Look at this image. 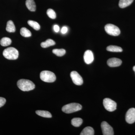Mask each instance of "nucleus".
<instances>
[{
    "label": "nucleus",
    "mask_w": 135,
    "mask_h": 135,
    "mask_svg": "<svg viewBox=\"0 0 135 135\" xmlns=\"http://www.w3.org/2000/svg\"><path fill=\"white\" fill-rule=\"evenodd\" d=\"M17 86L23 91H29L32 90L35 88V85L33 83L29 80L20 79L17 83Z\"/></svg>",
    "instance_id": "obj_1"
},
{
    "label": "nucleus",
    "mask_w": 135,
    "mask_h": 135,
    "mask_svg": "<svg viewBox=\"0 0 135 135\" xmlns=\"http://www.w3.org/2000/svg\"><path fill=\"white\" fill-rule=\"evenodd\" d=\"M4 57L9 60H16L18 57V52L14 47H9L5 49L3 52Z\"/></svg>",
    "instance_id": "obj_2"
},
{
    "label": "nucleus",
    "mask_w": 135,
    "mask_h": 135,
    "mask_svg": "<svg viewBox=\"0 0 135 135\" xmlns=\"http://www.w3.org/2000/svg\"><path fill=\"white\" fill-rule=\"evenodd\" d=\"M82 109V106L79 104L72 103L63 107L62 111L66 113H71L79 111Z\"/></svg>",
    "instance_id": "obj_3"
},
{
    "label": "nucleus",
    "mask_w": 135,
    "mask_h": 135,
    "mask_svg": "<svg viewBox=\"0 0 135 135\" xmlns=\"http://www.w3.org/2000/svg\"><path fill=\"white\" fill-rule=\"evenodd\" d=\"M41 79L45 82L52 83L56 80V75L52 72L49 71H44L40 74Z\"/></svg>",
    "instance_id": "obj_4"
},
{
    "label": "nucleus",
    "mask_w": 135,
    "mask_h": 135,
    "mask_svg": "<svg viewBox=\"0 0 135 135\" xmlns=\"http://www.w3.org/2000/svg\"><path fill=\"white\" fill-rule=\"evenodd\" d=\"M105 30L108 34L112 36H118L120 33V30L119 27L111 24L106 25L105 26Z\"/></svg>",
    "instance_id": "obj_5"
},
{
    "label": "nucleus",
    "mask_w": 135,
    "mask_h": 135,
    "mask_svg": "<svg viewBox=\"0 0 135 135\" xmlns=\"http://www.w3.org/2000/svg\"><path fill=\"white\" fill-rule=\"evenodd\" d=\"M103 104L105 109L109 112H113L116 109L117 104L115 101L110 98H105L103 101Z\"/></svg>",
    "instance_id": "obj_6"
},
{
    "label": "nucleus",
    "mask_w": 135,
    "mask_h": 135,
    "mask_svg": "<svg viewBox=\"0 0 135 135\" xmlns=\"http://www.w3.org/2000/svg\"><path fill=\"white\" fill-rule=\"evenodd\" d=\"M101 128L103 135H113L114 134L113 128L106 122L103 121L101 124Z\"/></svg>",
    "instance_id": "obj_7"
},
{
    "label": "nucleus",
    "mask_w": 135,
    "mask_h": 135,
    "mask_svg": "<svg viewBox=\"0 0 135 135\" xmlns=\"http://www.w3.org/2000/svg\"><path fill=\"white\" fill-rule=\"evenodd\" d=\"M70 76L73 82L76 85L80 86L82 85L83 81L82 77L77 72L73 71L70 74Z\"/></svg>",
    "instance_id": "obj_8"
},
{
    "label": "nucleus",
    "mask_w": 135,
    "mask_h": 135,
    "mask_svg": "<svg viewBox=\"0 0 135 135\" xmlns=\"http://www.w3.org/2000/svg\"><path fill=\"white\" fill-rule=\"evenodd\" d=\"M126 122L129 124H132L135 122V109L132 108L129 109L126 116Z\"/></svg>",
    "instance_id": "obj_9"
},
{
    "label": "nucleus",
    "mask_w": 135,
    "mask_h": 135,
    "mask_svg": "<svg viewBox=\"0 0 135 135\" xmlns=\"http://www.w3.org/2000/svg\"><path fill=\"white\" fill-rule=\"evenodd\" d=\"M84 60L87 64H90L94 60V54L91 50H87L85 51L84 55Z\"/></svg>",
    "instance_id": "obj_10"
},
{
    "label": "nucleus",
    "mask_w": 135,
    "mask_h": 135,
    "mask_svg": "<svg viewBox=\"0 0 135 135\" xmlns=\"http://www.w3.org/2000/svg\"><path fill=\"white\" fill-rule=\"evenodd\" d=\"M122 61L119 59L112 58L107 60V64L110 67H118L121 65Z\"/></svg>",
    "instance_id": "obj_11"
},
{
    "label": "nucleus",
    "mask_w": 135,
    "mask_h": 135,
    "mask_svg": "<svg viewBox=\"0 0 135 135\" xmlns=\"http://www.w3.org/2000/svg\"><path fill=\"white\" fill-rule=\"evenodd\" d=\"M26 5L30 11H35L36 10V4L33 0H26Z\"/></svg>",
    "instance_id": "obj_12"
},
{
    "label": "nucleus",
    "mask_w": 135,
    "mask_h": 135,
    "mask_svg": "<svg viewBox=\"0 0 135 135\" xmlns=\"http://www.w3.org/2000/svg\"><path fill=\"white\" fill-rule=\"evenodd\" d=\"M80 135H94V131L91 127H88L84 128L80 134Z\"/></svg>",
    "instance_id": "obj_13"
},
{
    "label": "nucleus",
    "mask_w": 135,
    "mask_h": 135,
    "mask_svg": "<svg viewBox=\"0 0 135 135\" xmlns=\"http://www.w3.org/2000/svg\"><path fill=\"white\" fill-rule=\"evenodd\" d=\"M134 0H120L119 2V7L123 8L130 5L133 3Z\"/></svg>",
    "instance_id": "obj_14"
},
{
    "label": "nucleus",
    "mask_w": 135,
    "mask_h": 135,
    "mask_svg": "<svg viewBox=\"0 0 135 135\" xmlns=\"http://www.w3.org/2000/svg\"><path fill=\"white\" fill-rule=\"evenodd\" d=\"M6 29L7 31L9 32H15L16 31V27L12 21L11 20L8 21Z\"/></svg>",
    "instance_id": "obj_15"
},
{
    "label": "nucleus",
    "mask_w": 135,
    "mask_h": 135,
    "mask_svg": "<svg viewBox=\"0 0 135 135\" xmlns=\"http://www.w3.org/2000/svg\"><path fill=\"white\" fill-rule=\"evenodd\" d=\"M36 113L39 116L46 118H51L52 115L49 112L44 110L36 111Z\"/></svg>",
    "instance_id": "obj_16"
},
{
    "label": "nucleus",
    "mask_w": 135,
    "mask_h": 135,
    "mask_svg": "<svg viewBox=\"0 0 135 135\" xmlns=\"http://www.w3.org/2000/svg\"><path fill=\"white\" fill-rule=\"evenodd\" d=\"M55 42L51 39L47 40L46 41L42 42L41 44L42 47L44 48L48 47L50 46H54L55 44Z\"/></svg>",
    "instance_id": "obj_17"
},
{
    "label": "nucleus",
    "mask_w": 135,
    "mask_h": 135,
    "mask_svg": "<svg viewBox=\"0 0 135 135\" xmlns=\"http://www.w3.org/2000/svg\"><path fill=\"white\" fill-rule=\"evenodd\" d=\"M107 50L108 51L113 52H122L123 50L120 47L116 46H109L107 47Z\"/></svg>",
    "instance_id": "obj_18"
},
{
    "label": "nucleus",
    "mask_w": 135,
    "mask_h": 135,
    "mask_svg": "<svg viewBox=\"0 0 135 135\" xmlns=\"http://www.w3.org/2000/svg\"><path fill=\"white\" fill-rule=\"evenodd\" d=\"M82 123V119L80 118H74L71 120L72 125L76 127L81 126Z\"/></svg>",
    "instance_id": "obj_19"
},
{
    "label": "nucleus",
    "mask_w": 135,
    "mask_h": 135,
    "mask_svg": "<svg viewBox=\"0 0 135 135\" xmlns=\"http://www.w3.org/2000/svg\"><path fill=\"white\" fill-rule=\"evenodd\" d=\"M20 34L25 37H29L31 36L32 33L28 29L25 27H22L20 29Z\"/></svg>",
    "instance_id": "obj_20"
},
{
    "label": "nucleus",
    "mask_w": 135,
    "mask_h": 135,
    "mask_svg": "<svg viewBox=\"0 0 135 135\" xmlns=\"http://www.w3.org/2000/svg\"><path fill=\"white\" fill-rule=\"evenodd\" d=\"M11 40L8 37H4L1 40L0 44L2 46H9L11 43Z\"/></svg>",
    "instance_id": "obj_21"
},
{
    "label": "nucleus",
    "mask_w": 135,
    "mask_h": 135,
    "mask_svg": "<svg viewBox=\"0 0 135 135\" xmlns=\"http://www.w3.org/2000/svg\"><path fill=\"white\" fill-rule=\"evenodd\" d=\"M52 51L56 55L60 57L64 55L66 53V51L64 49H55Z\"/></svg>",
    "instance_id": "obj_22"
},
{
    "label": "nucleus",
    "mask_w": 135,
    "mask_h": 135,
    "mask_svg": "<svg viewBox=\"0 0 135 135\" xmlns=\"http://www.w3.org/2000/svg\"><path fill=\"white\" fill-rule=\"evenodd\" d=\"M27 23L30 26L32 27L36 31H38L40 29V26L37 22H35L32 20H29Z\"/></svg>",
    "instance_id": "obj_23"
},
{
    "label": "nucleus",
    "mask_w": 135,
    "mask_h": 135,
    "mask_svg": "<svg viewBox=\"0 0 135 135\" xmlns=\"http://www.w3.org/2000/svg\"><path fill=\"white\" fill-rule=\"evenodd\" d=\"M47 14L48 16L51 19H55L56 17L55 12L51 9H49L47 10Z\"/></svg>",
    "instance_id": "obj_24"
},
{
    "label": "nucleus",
    "mask_w": 135,
    "mask_h": 135,
    "mask_svg": "<svg viewBox=\"0 0 135 135\" xmlns=\"http://www.w3.org/2000/svg\"><path fill=\"white\" fill-rule=\"evenodd\" d=\"M6 102V99L4 98L0 97V107L4 105Z\"/></svg>",
    "instance_id": "obj_25"
},
{
    "label": "nucleus",
    "mask_w": 135,
    "mask_h": 135,
    "mask_svg": "<svg viewBox=\"0 0 135 135\" xmlns=\"http://www.w3.org/2000/svg\"><path fill=\"white\" fill-rule=\"evenodd\" d=\"M68 30V29L66 26L63 27L61 29V32L62 34H65L67 33Z\"/></svg>",
    "instance_id": "obj_26"
},
{
    "label": "nucleus",
    "mask_w": 135,
    "mask_h": 135,
    "mask_svg": "<svg viewBox=\"0 0 135 135\" xmlns=\"http://www.w3.org/2000/svg\"><path fill=\"white\" fill-rule=\"evenodd\" d=\"M53 29H54V31L56 32H59V30H60V28H59V26L57 25H55L53 27Z\"/></svg>",
    "instance_id": "obj_27"
},
{
    "label": "nucleus",
    "mask_w": 135,
    "mask_h": 135,
    "mask_svg": "<svg viewBox=\"0 0 135 135\" xmlns=\"http://www.w3.org/2000/svg\"><path fill=\"white\" fill-rule=\"evenodd\" d=\"M133 70H134V71L135 72V66H134L133 68Z\"/></svg>",
    "instance_id": "obj_28"
}]
</instances>
